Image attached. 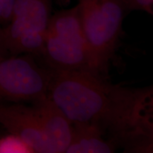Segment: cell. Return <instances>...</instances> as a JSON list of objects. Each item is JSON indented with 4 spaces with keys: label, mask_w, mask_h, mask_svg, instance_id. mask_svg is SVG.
Instances as JSON below:
<instances>
[{
    "label": "cell",
    "mask_w": 153,
    "mask_h": 153,
    "mask_svg": "<svg viewBox=\"0 0 153 153\" xmlns=\"http://www.w3.org/2000/svg\"><path fill=\"white\" fill-rule=\"evenodd\" d=\"M152 88L114 85L86 71H53L48 97L72 124L93 123L126 152L152 148Z\"/></svg>",
    "instance_id": "1"
},
{
    "label": "cell",
    "mask_w": 153,
    "mask_h": 153,
    "mask_svg": "<svg viewBox=\"0 0 153 153\" xmlns=\"http://www.w3.org/2000/svg\"><path fill=\"white\" fill-rule=\"evenodd\" d=\"M89 55V72L107 78L128 14L121 0H78Z\"/></svg>",
    "instance_id": "2"
},
{
    "label": "cell",
    "mask_w": 153,
    "mask_h": 153,
    "mask_svg": "<svg viewBox=\"0 0 153 153\" xmlns=\"http://www.w3.org/2000/svg\"><path fill=\"white\" fill-rule=\"evenodd\" d=\"M41 57L55 72H89V55L77 6L51 16Z\"/></svg>",
    "instance_id": "3"
},
{
    "label": "cell",
    "mask_w": 153,
    "mask_h": 153,
    "mask_svg": "<svg viewBox=\"0 0 153 153\" xmlns=\"http://www.w3.org/2000/svg\"><path fill=\"white\" fill-rule=\"evenodd\" d=\"M51 9V0H15L10 20L1 27L9 55L41 56Z\"/></svg>",
    "instance_id": "4"
},
{
    "label": "cell",
    "mask_w": 153,
    "mask_h": 153,
    "mask_svg": "<svg viewBox=\"0 0 153 153\" xmlns=\"http://www.w3.org/2000/svg\"><path fill=\"white\" fill-rule=\"evenodd\" d=\"M53 70L42 68L34 55H9L0 59V101H35L48 97Z\"/></svg>",
    "instance_id": "5"
},
{
    "label": "cell",
    "mask_w": 153,
    "mask_h": 153,
    "mask_svg": "<svg viewBox=\"0 0 153 153\" xmlns=\"http://www.w3.org/2000/svg\"><path fill=\"white\" fill-rule=\"evenodd\" d=\"M0 124L9 133L24 141L33 152L52 153L34 105L0 104Z\"/></svg>",
    "instance_id": "6"
},
{
    "label": "cell",
    "mask_w": 153,
    "mask_h": 153,
    "mask_svg": "<svg viewBox=\"0 0 153 153\" xmlns=\"http://www.w3.org/2000/svg\"><path fill=\"white\" fill-rule=\"evenodd\" d=\"M52 153L65 152L71 142L72 124L48 97L33 102Z\"/></svg>",
    "instance_id": "7"
},
{
    "label": "cell",
    "mask_w": 153,
    "mask_h": 153,
    "mask_svg": "<svg viewBox=\"0 0 153 153\" xmlns=\"http://www.w3.org/2000/svg\"><path fill=\"white\" fill-rule=\"evenodd\" d=\"M106 133L93 123L72 124L71 142L66 153H110L118 148L110 139H105Z\"/></svg>",
    "instance_id": "8"
},
{
    "label": "cell",
    "mask_w": 153,
    "mask_h": 153,
    "mask_svg": "<svg viewBox=\"0 0 153 153\" xmlns=\"http://www.w3.org/2000/svg\"><path fill=\"white\" fill-rule=\"evenodd\" d=\"M0 152H33L31 149L16 135H9L0 138Z\"/></svg>",
    "instance_id": "9"
},
{
    "label": "cell",
    "mask_w": 153,
    "mask_h": 153,
    "mask_svg": "<svg viewBox=\"0 0 153 153\" xmlns=\"http://www.w3.org/2000/svg\"><path fill=\"white\" fill-rule=\"evenodd\" d=\"M128 13L132 11H143L153 14V0H121Z\"/></svg>",
    "instance_id": "10"
},
{
    "label": "cell",
    "mask_w": 153,
    "mask_h": 153,
    "mask_svg": "<svg viewBox=\"0 0 153 153\" xmlns=\"http://www.w3.org/2000/svg\"><path fill=\"white\" fill-rule=\"evenodd\" d=\"M14 3L15 0H0V26L8 24Z\"/></svg>",
    "instance_id": "11"
},
{
    "label": "cell",
    "mask_w": 153,
    "mask_h": 153,
    "mask_svg": "<svg viewBox=\"0 0 153 153\" xmlns=\"http://www.w3.org/2000/svg\"><path fill=\"white\" fill-rule=\"evenodd\" d=\"M1 27L2 26H0V59L10 55L8 51H7V48H6L4 42Z\"/></svg>",
    "instance_id": "12"
},
{
    "label": "cell",
    "mask_w": 153,
    "mask_h": 153,
    "mask_svg": "<svg viewBox=\"0 0 153 153\" xmlns=\"http://www.w3.org/2000/svg\"><path fill=\"white\" fill-rule=\"evenodd\" d=\"M57 2L60 4V5L65 6V5L68 4L70 0H57Z\"/></svg>",
    "instance_id": "13"
}]
</instances>
